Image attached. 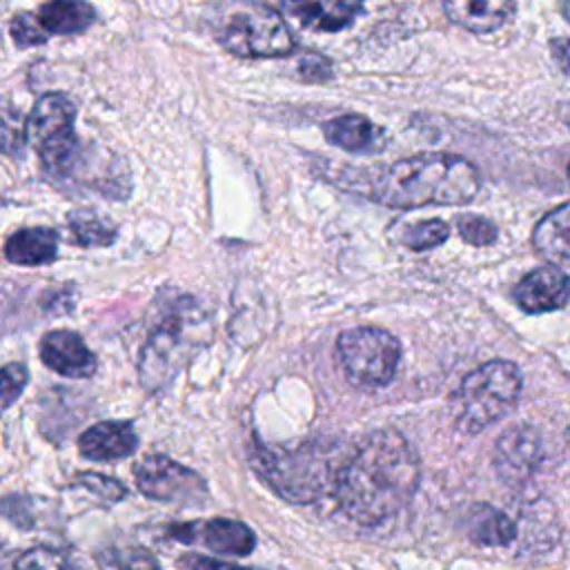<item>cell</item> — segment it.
I'll list each match as a JSON object with an SVG mask.
<instances>
[{"mask_svg": "<svg viewBox=\"0 0 570 570\" xmlns=\"http://www.w3.org/2000/svg\"><path fill=\"white\" fill-rule=\"evenodd\" d=\"M421 465L414 448L396 430L363 436L343 456L334 474V497L341 512L358 525H379L396 517L414 497Z\"/></svg>", "mask_w": 570, "mask_h": 570, "instance_id": "cell-1", "label": "cell"}, {"mask_svg": "<svg viewBox=\"0 0 570 570\" xmlns=\"http://www.w3.org/2000/svg\"><path fill=\"white\" fill-rule=\"evenodd\" d=\"M479 185V171L463 156L425 151L376 171L367 194L385 207L414 209L423 205L470 203Z\"/></svg>", "mask_w": 570, "mask_h": 570, "instance_id": "cell-2", "label": "cell"}, {"mask_svg": "<svg viewBox=\"0 0 570 570\" xmlns=\"http://www.w3.org/2000/svg\"><path fill=\"white\" fill-rule=\"evenodd\" d=\"M209 341V321L189 296H178L169 305L140 352V385L149 392L165 387L189 358Z\"/></svg>", "mask_w": 570, "mask_h": 570, "instance_id": "cell-3", "label": "cell"}, {"mask_svg": "<svg viewBox=\"0 0 570 570\" xmlns=\"http://www.w3.org/2000/svg\"><path fill=\"white\" fill-rule=\"evenodd\" d=\"M254 470L289 503H314L334 485L336 454L325 443H307L296 450L254 445L249 452Z\"/></svg>", "mask_w": 570, "mask_h": 570, "instance_id": "cell-4", "label": "cell"}, {"mask_svg": "<svg viewBox=\"0 0 570 570\" xmlns=\"http://www.w3.org/2000/svg\"><path fill=\"white\" fill-rule=\"evenodd\" d=\"M523 376L517 363L494 358L468 372L450 396V414L465 434H476L503 419L519 401Z\"/></svg>", "mask_w": 570, "mask_h": 570, "instance_id": "cell-5", "label": "cell"}, {"mask_svg": "<svg viewBox=\"0 0 570 570\" xmlns=\"http://www.w3.org/2000/svg\"><path fill=\"white\" fill-rule=\"evenodd\" d=\"M214 38L243 58H281L296 47L278 11L256 0H238L220 9L214 20Z\"/></svg>", "mask_w": 570, "mask_h": 570, "instance_id": "cell-6", "label": "cell"}, {"mask_svg": "<svg viewBox=\"0 0 570 570\" xmlns=\"http://www.w3.org/2000/svg\"><path fill=\"white\" fill-rule=\"evenodd\" d=\"M336 358L352 385L385 387L396 374L401 343L381 327H350L336 338Z\"/></svg>", "mask_w": 570, "mask_h": 570, "instance_id": "cell-7", "label": "cell"}, {"mask_svg": "<svg viewBox=\"0 0 570 570\" xmlns=\"http://www.w3.org/2000/svg\"><path fill=\"white\" fill-rule=\"evenodd\" d=\"M76 107L62 94H45L33 105L27 122L24 134L36 154L40 156L45 169L53 176L69 174L76 154L78 140L73 131Z\"/></svg>", "mask_w": 570, "mask_h": 570, "instance_id": "cell-8", "label": "cell"}, {"mask_svg": "<svg viewBox=\"0 0 570 570\" xmlns=\"http://www.w3.org/2000/svg\"><path fill=\"white\" fill-rule=\"evenodd\" d=\"M138 490L154 501L196 503L207 497L205 481L165 454H147L134 465Z\"/></svg>", "mask_w": 570, "mask_h": 570, "instance_id": "cell-9", "label": "cell"}, {"mask_svg": "<svg viewBox=\"0 0 570 570\" xmlns=\"http://www.w3.org/2000/svg\"><path fill=\"white\" fill-rule=\"evenodd\" d=\"M541 436L530 423H512L494 445L497 474L512 488L523 485L541 463Z\"/></svg>", "mask_w": 570, "mask_h": 570, "instance_id": "cell-10", "label": "cell"}, {"mask_svg": "<svg viewBox=\"0 0 570 570\" xmlns=\"http://www.w3.org/2000/svg\"><path fill=\"white\" fill-rule=\"evenodd\" d=\"M171 534L185 543H191L196 537L214 552L245 557L256 546V534L249 525L236 519H209L198 523H180L171 528Z\"/></svg>", "mask_w": 570, "mask_h": 570, "instance_id": "cell-11", "label": "cell"}, {"mask_svg": "<svg viewBox=\"0 0 570 570\" xmlns=\"http://www.w3.org/2000/svg\"><path fill=\"white\" fill-rule=\"evenodd\" d=\"M514 301L523 312L543 314L566 307L568 276L561 267L543 265L528 272L514 287Z\"/></svg>", "mask_w": 570, "mask_h": 570, "instance_id": "cell-12", "label": "cell"}, {"mask_svg": "<svg viewBox=\"0 0 570 570\" xmlns=\"http://www.w3.org/2000/svg\"><path fill=\"white\" fill-rule=\"evenodd\" d=\"M40 358L49 370L67 379H87L96 372L94 352L76 332L69 330L47 332L40 341Z\"/></svg>", "mask_w": 570, "mask_h": 570, "instance_id": "cell-13", "label": "cell"}, {"mask_svg": "<svg viewBox=\"0 0 570 570\" xmlns=\"http://www.w3.org/2000/svg\"><path fill=\"white\" fill-rule=\"evenodd\" d=\"M138 436L127 421H100L87 428L78 439V450L91 461H116L134 454Z\"/></svg>", "mask_w": 570, "mask_h": 570, "instance_id": "cell-14", "label": "cell"}, {"mask_svg": "<svg viewBox=\"0 0 570 570\" xmlns=\"http://www.w3.org/2000/svg\"><path fill=\"white\" fill-rule=\"evenodd\" d=\"M287 16L316 31H341L363 7V0H281Z\"/></svg>", "mask_w": 570, "mask_h": 570, "instance_id": "cell-15", "label": "cell"}, {"mask_svg": "<svg viewBox=\"0 0 570 570\" xmlns=\"http://www.w3.org/2000/svg\"><path fill=\"white\" fill-rule=\"evenodd\" d=\"M445 16L474 33H488L508 22L517 0H443Z\"/></svg>", "mask_w": 570, "mask_h": 570, "instance_id": "cell-16", "label": "cell"}, {"mask_svg": "<svg viewBox=\"0 0 570 570\" xmlns=\"http://www.w3.org/2000/svg\"><path fill=\"white\" fill-rule=\"evenodd\" d=\"M323 134L327 142L352 151V154H374L383 147L381 129L361 114H345L325 122Z\"/></svg>", "mask_w": 570, "mask_h": 570, "instance_id": "cell-17", "label": "cell"}, {"mask_svg": "<svg viewBox=\"0 0 570 570\" xmlns=\"http://www.w3.org/2000/svg\"><path fill=\"white\" fill-rule=\"evenodd\" d=\"M570 207L568 203H561L557 209L548 212L532 232V245L534 249L550 261L554 267H566L570 258Z\"/></svg>", "mask_w": 570, "mask_h": 570, "instance_id": "cell-18", "label": "cell"}, {"mask_svg": "<svg viewBox=\"0 0 570 570\" xmlns=\"http://www.w3.org/2000/svg\"><path fill=\"white\" fill-rule=\"evenodd\" d=\"M58 254V234L49 227H27L11 234L4 243V256L16 265H45Z\"/></svg>", "mask_w": 570, "mask_h": 570, "instance_id": "cell-19", "label": "cell"}, {"mask_svg": "<svg viewBox=\"0 0 570 570\" xmlns=\"http://www.w3.org/2000/svg\"><path fill=\"white\" fill-rule=\"evenodd\" d=\"M33 18L47 36H69L85 31L94 22L96 13L85 0H49L38 7Z\"/></svg>", "mask_w": 570, "mask_h": 570, "instance_id": "cell-20", "label": "cell"}, {"mask_svg": "<svg viewBox=\"0 0 570 570\" xmlns=\"http://www.w3.org/2000/svg\"><path fill=\"white\" fill-rule=\"evenodd\" d=\"M465 532L476 546H508L517 537V525L499 508L476 503L465 519Z\"/></svg>", "mask_w": 570, "mask_h": 570, "instance_id": "cell-21", "label": "cell"}, {"mask_svg": "<svg viewBox=\"0 0 570 570\" xmlns=\"http://www.w3.org/2000/svg\"><path fill=\"white\" fill-rule=\"evenodd\" d=\"M67 223L73 240L82 247H105L116 240V227L109 220L100 218L96 212H71Z\"/></svg>", "mask_w": 570, "mask_h": 570, "instance_id": "cell-22", "label": "cell"}, {"mask_svg": "<svg viewBox=\"0 0 570 570\" xmlns=\"http://www.w3.org/2000/svg\"><path fill=\"white\" fill-rule=\"evenodd\" d=\"M450 236V227L445 220L441 218H430V220H419L407 225L401 236L399 243H403L405 247L414 249V252H425L432 249L441 243H445Z\"/></svg>", "mask_w": 570, "mask_h": 570, "instance_id": "cell-23", "label": "cell"}, {"mask_svg": "<svg viewBox=\"0 0 570 570\" xmlns=\"http://www.w3.org/2000/svg\"><path fill=\"white\" fill-rule=\"evenodd\" d=\"M16 570H71V563L60 550L38 546L20 554L16 561Z\"/></svg>", "mask_w": 570, "mask_h": 570, "instance_id": "cell-24", "label": "cell"}, {"mask_svg": "<svg viewBox=\"0 0 570 570\" xmlns=\"http://www.w3.org/2000/svg\"><path fill=\"white\" fill-rule=\"evenodd\" d=\"M29 381V372L20 363L0 367V416L16 403Z\"/></svg>", "mask_w": 570, "mask_h": 570, "instance_id": "cell-25", "label": "cell"}, {"mask_svg": "<svg viewBox=\"0 0 570 570\" xmlns=\"http://www.w3.org/2000/svg\"><path fill=\"white\" fill-rule=\"evenodd\" d=\"M456 229H459V234L465 243L476 245V247L492 245L499 236V229L488 218H481V216H474V214L459 216L456 218Z\"/></svg>", "mask_w": 570, "mask_h": 570, "instance_id": "cell-26", "label": "cell"}, {"mask_svg": "<svg viewBox=\"0 0 570 570\" xmlns=\"http://www.w3.org/2000/svg\"><path fill=\"white\" fill-rule=\"evenodd\" d=\"M76 483H80L85 490L98 494L102 501H109V503L122 501L127 497V488L120 481L98 474V472H82V474H78Z\"/></svg>", "mask_w": 570, "mask_h": 570, "instance_id": "cell-27", "label": "cell"}, {"mask_svg": "<svg viewBox=\"0 0 570 570\" xmlns=\"http://www.w3.org/2000/svg\"><path fill=\"white\" fill-rule=\"evenodd\" d=\"M27 142L24 125L16 114H7L0 118V151L18 156Z\"/></svg>", "mask_w": 570, "mask_h": 570, "instance_id": "cell-28", "label": "cell"}, {"mask_svg": "<svg viewBox=\"0 0 570 570\" xmlns=\"http://www.w3.org/2000/svg\"><path fill=\"white\" fill-rule=\"evenodd\" d=\"M11 36L16 40L18 47H33V45H42L49 36L40 29V24L36 22L33 13H18L11 24Z\"/></svg>", "mask_w": 570, "mask_h": 570, "instance_id": "cell-29", "label": "cell"}, {"mask_svg": "<svg viewBox=\"0 0 570 570\" xmlns=\"http://www.w3.org/2000/svg\"><path fill=\"white\" fill-rule=\"evenodd\" d=\"M116 566L120 570H160L156 557L145 548H127L118 554Z\"/></svg>", "mask_w": 570, "mask_h": 570, "instance_id": "cell-30", "label": "cell"}, {"mask_svg": "<svg viewBox=\"0 0 570 570\" xmlns=\"http://www.w3.org/2000/svg\"><path fill=\"white\" fill-rule=\"evenodd\" d=\"M298 76L303 80H309V82H321V80H327L332 76V67H330V60L318 56V53H307L301 58L298 62Z\"/></svg>", "mask_w": 570, "mask_h": 570, "instance_id": "cell-31", "label": "cell"}, {"mask_svg": "<svg viewBox=\"0 0 570 570\" xmlns=\"http://www.w3.org/2000/svg\"><path fill=\"white\" fill-rule=\"evenodd\" d=\"M178 568L180 570H245L240 566H234L227 561H216V559L200 557V554H183L178 559Z\"/></svg>", "mask_w": 570, "mask_h": 570, "instance_id": "cell-32", "label": "cell"}]
</instances>
